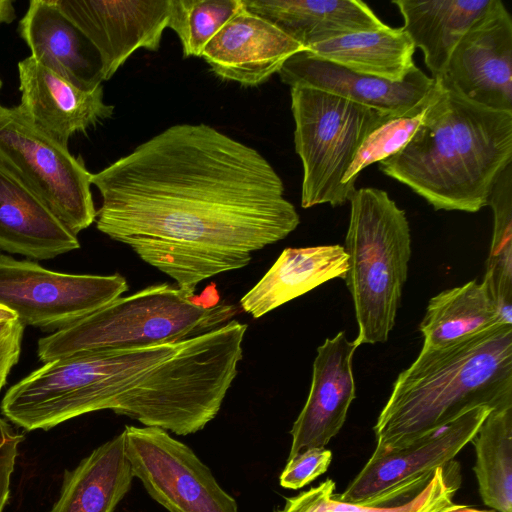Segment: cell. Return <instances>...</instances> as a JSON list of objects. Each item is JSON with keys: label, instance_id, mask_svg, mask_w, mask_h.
Returning a JSON list of instances; mask_svg holds the SVG:
<instances>
[{"label": "cell", "instance_id": "obj_29", "mask_svg": "<svg viewBox=\"0 0 512 512\" xmlns=\"http://www.w3.org/2000/svg\"><path fill=\"white\" fill-rule=\"evenodd\" d=\"M439 88L436 80L435 88L422 102L403 115L389 117L365 137L343 178L349 191L354 192L355 182L365 168L396 154L406 145L424 121Z\"/></svg>", "mask_w": 512, "mask_h": 512}, {"label": "cell", "instance_id": "obj_25", "mask_svg": "<svg viewBox=\"0 0 512 512\" xmlns=\"http://www.w3.org/2000/svg\"><path fill=\"white\" fill-rule=\"evenodd\" d=\"M460 484V466L452 460L437 468L428 483L409 499L391 505H366L337 500L335 483L328 478L286 498L284 506L276 512H444L456 505L453 496Z\"/></svg>", "mask_w": 512, "mask_h": 512}, {"label": "cell", "instance_id": "obj_16", "mask_svg": "<svg viewBox=\"0 0 512 512\" xmlns=\"http://www.w3.org/2000/svg\"><path fill=\"white\" fill-rule=\"evenodd\" d=\"M302 45L263 17L243 7L204 48L202 58L218 77L258 86L278 73Z\"/></svg>", "mask_w": 512, "mask_h": 512}, {"label": "cell", "instance_id": "obj_17", "mask_svg": "<svg viewBox=\"0 0 512 512\" xmlns=\"http://www.w3.org/2000/svg\"><path fill=\"white\" fill-rule=\"evenodd\" d=\"M18 32L39 64L81 89L101 85L99 52L54 0H31Z\"/></svg>", "mask_w": 512, "mask_h": 512}, {"label": "cell", "instance_id": "obj_9", "mask_svg": "<svg viewBox=\"0 0 512 512\" xmlns=\"http://www.w3.org/2000/svg\"><path fill=\"white\" fill-rule=\"evenodd\" d=\"M491 410L487 405L473 407L404 447L373 453L346 490L334 497L366 505L409 499L472 440Z\"/></svg>", "mask_w": 512, "mask_h": 512}, {"label": "cell", "instance_id": "obj_5", "mask_svg": "<svg viewBox=\"0 0 512 512\" xmlns=\"http://www.w3.org/2000/svg\"><path fill=\"white\" fill-rule=\"evenodd\" d=\"M344 249V277L351 294L358 334L355 343L386 342L407 280L411 235L405 211L384 190L355 189Z\"/></svg>", "mask_w": 512, "mask_h": 512}, {"label": "cell", "instance_id": "obj_1", "mask_svg": "<svg viewBox=\"0 0 512 512\" xmlns=\"http://www.w3.org/2000/svg\"><path fill=\"white\" fill-rule=\"evenodd\" d=\"M96 227L183 292L247 266L300 223L273 166L207 124H176L91 175Z\"/></svg>", "mask_w": 512, "mask_h": 512}, {"label": "cell", "instance_id": "obj_12", "mask_svg": "<svg viewBox=\"0 0 512 512\" xmlns=\"http://www.w3.org/2000/svg\"><path fill=\"white\" fill-rule=\"evenodd\" d=\"M100 54L103 81L138 49L157 51L170 18V0H54Z\"/></svg>", "mask_w": 512, "mask_h": 512}, {"label": "cell", "instance_id": "obj_21", "mask_svg": "<svg viewBox=\"0 0 512 512\" xmlns=\"http://www.w3.org/2000/svg\"><path fill=\"white\" fill-rule=\"evenodd\" d=\"M133 478L122 431L65 471L59 498L49 512H114Z\"/></svg>", "mask_w": 512, "mask_h": 512}, {"label": "cell", "instance_id": "obj_2", "mask_svg": "<svg viewBox=\"0 0 512 512\" xmlns=\"http://www.w3.org/2000/svg\"><path fill=\"white\" fill-rule=\"evenodd\" d=\"M424 121L396 154L379 162L435 210L475 213L512 163V112L472 102L444 79Z\"/></svg>", "mask_w": 512, "mask_h": 512}, {"label": "cell", "instance_id": "obj_20", "mask_svg": "<svg viewBox=\"0 0 512 512\" xmlns=\"http://www.w3.org/2000/svg\"><path fill=\"white\" fill-rule=\"evenodd\" d=\"M244 7L268 20L305 50L346 34L386 26L360 0H242Z\"/></svg>", "mask_w": 512, "mask_h": 512}, {"label": "cell", "instance_id": "obj_35", "mask_svg": "<svg viewBox=\"0 0 512 512\" xmlns=\"http://www.w3.org/2000/svg\"><path fill=\"white\" fill-rule=\"evenodd\" d=\"M444 512H492V511L479 510V509L468 507L465 505L456 504L455 506H453L452 508H450Z\"/></svg>", "mask_w": 512, "mask_h": 512}, {"label": "cell", "instance_id": "obj_13", "mask_svg": "<svg viewBox=\"0 0 512 512\" xmlns=\"http://www.w3.org/2000/svg\"><path fill=\"white\" fill-rule=\"evenodd\" d=\"M278 74L281 81L290 87L320 90L389 116H400L410 111L436 85V80L417 66L402 81L392 82L354 72L306 50L291 56Z\"/></svg>", "mask_w": 512, "mask_h": 512}, {"label": "cell", "instance_id": "obj_19", "mask_svg": "<svg viewBox=\"0 0 512 512\" xmlns=\"http://www.w3.org/2000/svg\"><path fill=\"white\" fill-rule=\"evenodd\" d=\"M347 270L341 245L286 248L239 305L257 319L331 279H344Z\"/></svg>", "mask_w": 512, "mask_h": 512}, {"label": "cell", "instance_id": "obj_11", "mask_svg": "<svg viewBox=\"0 0 512 512\" xmlns=\"http://www.w3.org/2000/svg\"><path fill=\"white\" fill-rule=\"evenodd\" d=\"M441 78L472 102L512 112V19L500 0L460 39Z\"/></svg>", "mask_w": 512, "mask_h": 512}, {"label": "cell", "instance_id": "obj_34", "mask_svg": "<svg viewBox=\"0 0 512 512\" xmlns=\"http://www.w3.org/2000/svg\"><path fill=\"white\" fill-rule=\"evenodd\" d=\"M16 319H18V317L14 311L0 304V324L11 322Z\"/></svg>", "mask_w": 512, "mask_h": 512}, {"label": "cell", "instance_id": "obj_27", "mask_svg": "<svg viewBox=\"0 0 512 512\" xmlns=\"http://www.w3.org/2000/svg\"><path fill=\"white\" fill-rule=\"evenodd\" d=\"M487 205L494 226L483 283L502 323L512 325V163L495 180Z\"/></svg>", "mask_w": 512, "mask_h": 512}, {"label": "cell", "instance_id": "obj_30", "mask_svg": "<svg viewBox=\"0 0 512 512\" xmlns=\"http://www.w3.org/2000/svg\"><path fill=\"white\" fill-rule=\"evenodd\" d=\"M332 453L326 448H310L287 459L279 481L286 489L297 490L324 474L331 463Z\"/></svg>", "mask_w": 512, "mask_h": 512}, {"label": "cell", "instance_id": "obj_10", "mask_svg": "<svg viewBox=\"0 0 512 512\" xmlns=\"http://www.w3.org/2000/svg\"><path fill=\"white\" fill-rule=\"evenodd\" d=\"M125 452L134 478L168 512H238L190 447L158 427L126 426Z\"/></svg>", "mask_w": 512, "mask_h": 512}, {"label": "cell", "instance_id": "obj_32", "mask_svg": "<svg viewBox=\"0 0 512 512\" xmlns=\"http://www.w3.org/2000/svg\"><path fill=\"white\" fill-rule=\"evenodd\" d=\"M24 328L19 319L0 324V390L19 360Z\"/></svg>", "mask_w": 512, "mask_h": 512}, {"label": "cell", "instance_id": "obj_22", "mask_svg": "<svg viewBox=\"0 0 512 512\" xmlns=\"http://www.w3.org/2000/svg\"><path fill=\"white\" fill-rule=\"evenodd\" d=\"M404 19L403 29L434 79L441 78L460 39L481 18L492 0H396Z\"/></svg>", "mask_w": 512, "mask_h": 512}, {"label": "cell", "instance_id": "obj_4", "mask_svg": "<svg viewBox=\"0 0 512 512\" xmlns=\"http://www.w3.org/2000/svg\"><path fill=\"white\" fill-rule=\"evenodd\" d=\"M234 305L220 302L215 285L200 296L169 284L120 296L38 341L43 363L100 350L130 349L187 340L232 320Z\"/></svg>", "mask_w": 512, "mask_h": 512}, {"label": "cell", "instance_id": "obj_3", "mask_svg": "<svg viewBox=\"0 0 512 512\" xmlns=\"http://www.w3.org/2000/svg\"><path fill=\"white\" fill-rule=\"evenodd\" d=\"M480 405H512V325L422 348L398 375L377 418L373 453L404 447Z\"/></svg>", "mask_w": 512, "mask_h": 512}, {"label": "cell", "instance_id": "obj_18", "mask_svg": "<svg viewBox=\"0 0 512 512\" xmlns=\"http://www.w3.org/2000/svg\"><path fill=\"white\" fill-rule=\"evenodd\" d=\"M79 247L77 235L0 163V249L45 260Z\"/></svg>", "mask_w": 512, "mask_h": 512}, {"label": "cell", "instance_id": "obj_6", "mask_svg": "<svg viewBox=\"0 0 512 512\" xmlns=\"http://www.w3.org/2000/svg\"><path fill=\"white\" fill-rule=\"evenodd\" d=\"M290 95L295 151L303 167L301 206H341L353 194L343 178L361 143L393 116L308 87H290Z\"/></svg>", "mask_w": 512, "mask_h": 512}, {"label": "cell", "instance_id": "obj_26", "mask_svg": "<svg viewBox=\"0 0 512 512\" xmlns=\"http://www.w3.org/2000/svg\"><path fill=\"white\" fill-rule=\"evenodd\" d=\"M470 442L482 501L497 512H512V405L492 409Z\"/></svg>", "mask_w": 512, "mask_h": 512}, {"label": "cell", "instance_id": "obj_24", "mask_svg": "<svg viewBox=\"0 0 512 512\" xmlns=\"http://www.w3.org/2000/svg\"><path fill=\"white\" fill-rule=\"evenodd\" d=\"M496 324L504 323L486 285L472 280L430 299L419 325L424 338L422 348L445 347Z\"/></svg>", "mask_w": 512, "mask_h": 512}, {"label": "cell", "instance_id": "obj_15", "mask_svg": "<svg viewBox=\"0 0 512 512\" xmlns=\"http://www.w3.org/2000/svg\"><path fill=\"white\" fill-rule=\"evenodd\" d=\"M18 72L22 113L64 147L76 133H85L113 115L114 106L104 102L102 84L81 89L31 56L18 63Z\"/></svg>", "mask_w": 512, "mask_h": 512}, {"label": "cell", "instance_id": "obj_14", "mask_svg": "<svg viewBox=\"0 0 512 512\" xmlns=\"http://www.w3.org/2000/svg\"><path fill=\"white\" fill-rule=\"evenodd\" d=\"M358 348L344 331L317 348L307 400L295 420L288 459L310 448H325L343 427L356 387L353 355Z\"/></svg>", "mask_w": 512, "mask_h": 512}, {"label": "cell", "instance_id": "obj_33", "mask_svg": "<svg viewBox=\"0 0 512 512\" xmlns=\"http://www.w3.org/2000/svg\"><path fill=\"white\" fill-rule=\"evenodd\" d=\"M16 18L15 8L12 0H0V25L10 24Z\"/></svg>", "mask_w": 512, "mask_h": 512}, {"label": "cell", "instance_id": "obj_8", "mask_svg": "<svg viewBox=\"0 0 512 512\" xmlns=\"http://www.w3.org/2000/svg\"><path fill=\"white\" fill-rule=\"evenodd\" d=\"M127 291L126 278L120 274L55 272L0 253V304L24 325L57 331Z\"/></svg>", "mask_w": 512, "mask_h": 512}, {"label": "cell", "instance_id": "obj_36", "mask_svg": "<svg viewBox=\"0 0 512 512\" xmlns=\"http://www.w3.org/2000/svg\"><path fill=\"white\" fill-rule=\"evenodd\" d=\"M1 87H2V81H1V79H0V89H1Z\"/></svg>", "mask_w": 512, "mask_h": 512}, {"label": "cell", "instance_id": "obj_23", "mask_svg": "<svg viewBox=\"0 0 512 512\" xmlns=\"http://www.w3.org/2000/svg\"><path fill=\"white\" fill-rule=\"evenodd\" d=\"M310 54L357 73L402 81L416 66L415 47L403 29L384 28L342 35L309 47Z\"/></svg>", "mask_w": 512, "mask_h": 512}, {"label": "cell", "instance_id": "obj_31", "mask_svg": "<svg viewBox=\"0 0 512 512\" xmlns=\"http://www.w3.org/2000/svg\"><path fill=\"white\" fill-rule=\"evenodd\" d=\"M23 440L22 433L0 418V512H3L10 497L11 477Z\"/></svg>", "mask_w": 512, "mask_h": 512}, {"label": "cell", "instance_id": "obj_7", "mask_svg": "<svg viewBox=\"0 0 512 512\" xmlns=\"http://www.w3.org/2000/svg\"><path fill=\"white\" fill-rule=\"evenodd\" d=\"M0 163L75 235L95 222L92 173L68 147L37 129L19 106L0 105Z\"/></svg>", "mask_w": 512, "mask_h": 512}, {"label": "cell", "instance_id": "obj_28", "mask_svg": "<svg viewBox=\"0 0 512 512\" xmlns=\"http://www.w3.org/2000/svg\"><path fill=\"white\" fill-rule=\"evenodd\" d=\"M242 7V0H170L168 28L180 39L184 57H201L209 41Z\"/></svg>", "mask_w": 512, "mask_h": 512}]
</instances>
